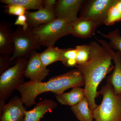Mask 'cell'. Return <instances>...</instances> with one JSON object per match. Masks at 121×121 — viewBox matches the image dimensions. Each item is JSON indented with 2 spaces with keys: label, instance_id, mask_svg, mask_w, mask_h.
Here are the masks:
<instances>
[{
  "label": "cell",
  "instance_id": "cell-28",
  "mask_svg": "<svg viewBox=\"0 0 121 121\" xmlns=\"http://www.w3.org/2000/svg\"></svg>",
  "mask_w": 121,
  "mask_h": 121
},
{
  "label": "cell",
  "instance_id": "cell-23",
  "mask_svg": "<svg viewBox=\"0 0 121 121\" xmlns=\"http://www.w3.org/2000/svg\"><path fill=\"white\" fill-rule=\"evenodd\" d=\"M76 59L79 66H82L88 62L90 58L91 47L90 44L78 45Z\"/></svg>",
  "mask_w": 121,
  "mask_h": 121
},
{
  "label": "cell",
  "instance_id": "cell-27",
  "mask_svg": "<svg viewBox=\"0 0 121 121\" xmlns=\"http://www.w3.org/2000/svg\"><path fill=\"white\" fill-rule=\"evenodd\" d=\"M56 1V0H44V7L54 11Z\"/></svg>",
  "mask_w": 121,
  "mask_h": 121
},
{
  "label": "cell",
  "instance_id": "cell-10",
  "mask_svg": "<svg viewBox=\"0 0 121 121\" xmlns=\"http://www.w3.org/2000/svg\"><path fill=\"white\" fill-rule=\"evenodd\" d=\"M83 0H58L54 9L56 18H63L72 23L78 18V15L84 2Z\"/></svg>",
  "mask_w": 121,
  "mask_h": 121
},
{
  "label": "cell",
  "instance_id": "cell-15",
  "mask_svg": "<svg viewBox=\"0 0 121 121\" xmlns=\"http://www.w3.org/2000/svg\"><path fill=\"white\" fill-rule=\"evenodd\" d=\"M57 107V103L54 100L47 99H43L36 103L32 109L26 111L23 121H39L46 113Z\"/></svg>",
  "mask_w": 121,
  "mask_h": 121
},
{
  "label": "cell",
  "instance_id": "cell-5",
  "mask_svg": "<svg viewBox=\"0 0 121 121\" xmlns=\"http://www.w3.org/2000/svg\"><path fill=\"white\" fill-rule=\"evenodd\" d=\"M31 30L40 46L48 48L54 46L62 37L71 35V23L66 19L56 18L48 23L31 28Z\"/></svg>",
  "mask_w": 121,
  "mask_h": 121
},
{
  "label": "cell",
  "instance_id": "cell-21",
  "mask_svg": "<svg viewBox=\"0 0 121 121\" xmlns=\"http://www.w3.org/2000/svg\"><path fill=\"white\" fill-rule=\"evenodd\" d=\"M98 32L103 37L109 40L110 42L108 44L111 48L117 50L121 54V36L119 29H115L107 34L100 31Z\"/></svg>",
  "mask_w": 121,
  "mask_h": 121
},
{
  "label": "cell",
  "instance_id": "cell-4",
  "mask_svg": "<svg viewBox=\"0 0 121 121\" xmlns=\"http://www.w3.org/2000/svg\"><path fill=\"white\" fill-rule=\"evenodd\" d=\"M102 101L93 111L95 121H121V95L115 94L112 85L107 82L99 91Z\"/></svg>",
  "mask_w": 121,
  "mask_h": 121
},
{
  "label": "cell",
  "instance_id": "cell-19",
  "mask_svg": "<svg viewBox=\"0 0 121 121\" xmlns=\"http://www.w3.org/2000/svg\"><path fill=\"white\" fill-rule=\"evenodd\" d=\"M0 2L7 4L17 5L23 7L26 11L39 10L44 7V0H0Z\"/></svg>",
  "mask_w": 121,
  "mask_h": 121
},
{
  "label": "cell",
  "instance_id": "cell-1",
  "mask_svg": "<svg viewBox=\"0 0 121 121\" xmlns=\"http://www.w3.org/2000/svg\"><path fill=\"white\" fill-rule=\"evenodd\" d=\"M89 44L91 47L90 60L85 65H77L76 67L84 77L85 95L93 112L98 106L95 99L99 95L98 86L106 75L113 71L114 66L112 64V55L105 47L96 41H92Z\"/></svg>",
  "mask_w": 121,
  "mask_h": 121
},
{
  "label": "cell",
  "instance_id": "cell-8",
  "mask_svg": "<svg viewBox=\"0 0 121 121\" xmlns=\"http://www.w3.org/2000/svg\"><path fill=\"white\" fill-rule=\"evenodd\" d=\"M21 98L13 96L0 110V121H23L27 108Z\"/></svg>",
  "mask_w": 121,
  "mask_h": 121
},
{
  "label": "cell",
  "instance_id": "cell-12",
  "mask_svg": "<svg viewBox=\"0 0 121 121\" xmlns=\"http://www.w3.org/2000/svg\"><path fill=\"white\" fill-rule=\"evenodd\" d=\"M99 26L93 21L78 17L71 23V35L82 39L90 38L94 35Z\"/></svg>",
  "mask_w": 121,
  "mask_h": 121
},
{
  "label": "cell",
  "instance_id": "cell-25",
  "mask_svg": "<svg viewBox=\"0 0 121 121\" xmlns=\"http://www.w3.org/2000/svg\"><path fill=\"white\" fill-rule=\"evenodd\" d=\"M4 12L9 15H15L17 17L25 15L27 11L24 8L17 5H10L4 6Z\"/></svg>",
  "mask_w": 121,
  "mask_h": 121
},
{
  "label": "cell",
  "instance_id": "cell-14",
  "mask_svg": "<svg viewBox=\"0 0 121 121\" xmlns=\"http://www.w3.org/2000/svg\"><path fill=\"white\" fill-rule=\"evenodd\" d=\"M12 24L2 21L0 22V54L12 55L14 51Z\"/></svg>",
  "mask_w": 121,
  "mask_h": 121
},
{
  "label": "cell",
  "instance_id": "cell-13",
  "mask_svg": "<svg viewBox=\"0 0 121 121\" xmlns=\"http://www.w3.org/2000/svg\"><path fill=\"white\" fill-rule=\"evenodd\" d=\"M25 15L29 27L31 28L48 23L56 19L54 10L44 7L36 12L27 11Z\"/></svg>",
  "mask_w": 121,
  "mask_h": 121
},
{
  "label": "cell",
  "instance_id": "cell-20",
  "mask_svg": "<svg viewBox=\"0 0 121 121\" xmlns=\"http://www.w3.org/2000/svg\"><path fill=\"white\" fill-rule=\"evenodd\" d=\"M119 22H121V0H117L109 10L104 24L107 26H112Z\"/></svg>",
  "mask_w": 121,
  "mask_h": 121
},
{
  "label": "cell",
  "instance_id": "cell-22",
  "mask_svg": "<svg viewBox=\"0 0 121 121\" xmlns=\"http://www.w3.org/2000/svg\"><path fill=\"white\" fill-rule=\"evenodd\" d=\"M76 55L77 50L75 48L63 49L60 61L65 66L76 67L78 65L76 59Z\"/></svg>",
  "mask_w": 121,
  "mask_h": 121
},
{
  "label": "cell",
  "instance_id": "cell-16",
  "mask_svg": "<svg viewBox=\"0 0 121 121\" xmlns=\"http://www.w3.org/2000/svg\"><path fill=\"white\" fill-rule=\"evenodd\" d=\"M85 97L84 89L80 87H74L68 93L55 95L56 100L61 105L71 107L78 104Z\"/></svg>",
  "mask_w": 121,
  "mask_h": 121
},
{
  "label": "cell",
  "instance_id": "cell-7",
  "mask_svg": "<svg viewBox=\"0 0 121 121\" xmlns=\"http://www.w3.org/2000/svg\"><path fill=\"white\" fill-rule=\"evenodd\" d=\"M117 0H84L79 17L93 21L99 26L104 24L110 9Z\"/></svg>",
  "mask_w": 121,
  "mask_h": 121
},
{
  "label": "cell",
  "instance_id": "cell-9",
  "mask_svg": "<svg viewBox=\"0 0 121 121\" xmlns=\"http://www.w3.org/2000/svg\"><path fill=\"white\" fill-rule=\"evenodd\" d=\"M50 70L42 63L39 53L34 50L29 57L24 76L30 81L41 82L48 75Z\"/></svg>",
  "mask_w": 121,
  "mask_h": 121
},
{
  "label": "cell",
  "instance_id": "cell-2",
  "mask_svg": "<svg viewBox=\"0 0 121 121\" xmlns=\"http://www.w3.org/2000/svg\"><path fill=\"white\" fill-rule=\"evenodd\" d=\"M84 77L78 69L50 78L45 82H25L17 90L26 107L36 104L35 99L38 95L48 91L56 95L64 93L66 90L76 87L84 86Z\"/></svg>",
  "mask_w": 121,
  "mask_h": 121
},
{
  "label": "cell",
  "instance_id": "cell-26",
  "mask_svg": "<svg viewBox=\"0 0 121 121\" xmlns=\"http://www.w3.org/2000/svg\"><path fill=\"white\" fill-rule=\"evenodd\" d=\"M15 25L22 27L24 30H27L29 28L27 22V17L25 15H21L17 17L14 23Z\"/></svg>",
  "mask_w": 121,
  "mask_h": 121
},
{
  "label": "cell",
  "instance_id": "cell-24",
  "mask_svg": "<svg viewBox=\"0 0 121 121\" xmlns=\"http://www.w3.org/2000/svg\"><path fill=\"white\" fill-rule=\"evenodd\" d=\"M12 56L0 54V74L15 64V60H13Z\"/></svg>",
  "mask_w": 121,
  "mask_h": 121
},
{
  "label": "cell",
  "instance_id": "cell-11",
  "mask_svg": "<svg viewBox=\"0 0 121 121\" xmlns=\"http://www.w3.org/2000/svg\"><path fill=\"white\" fill-rule=\"evenodd\" d=\"M102 45L105 47L111 54L114 66L112 72L107 78V82L112 86L115 94L121 95V54L119 51L115 52L110 47L106 41L95 37Z\"/></svg>",
  "mask_w": 121,
  "mask_h": 121
},
{
  "label": "cell",
  "instance_id": "cell-6",
  "mask_svg": "<svg viewBox=\"0 0 121 121\" xmlns=\"http://www.w3.org/2000/svg\"><path fill=\"white\" fill-rule=\"evenodd\" d=\"M12 39L14 51L12 58L13 60L20 57L29 58L33 51L39 50L41 47L29 27L25 30L21 26H18L13 31Z\"/></svg>",
  "mask_w": 121,
  "mask_h": 121
},
{
  "label": "cell",
  "instance_id": "cell-18",
  "mask_svg": "<svg viewBox=\"0 0 121 121\" xmlns=\"http://www.w3.org/2000/svg\"><path fill=\"white\" fill-rule=\"evenodd\" d=\"M62 51L63 49L57 47H49L43 52L39 53V56L42 63L47 67L55 62L60 61Z\"/></svg>",
  "mask_w": 121,
  "mask_h": 121
},
{
  "label": "cell",
  "instance_id": "cell-17",
  "mask_svg": "<svg viewBox=\"0 0 121 121\" xmlns=\"http://www.w3.org/2000/svg\"><path fill=\"white\" fill-rule=\"evenodd\" d=\"M71 109L79 121H93L94 119L93 112L86 97L78 104L71 107Z\"/></svg>",
  "mask_w": 121,
  "mask_h": 121
},
{
  "label": "cell",
  "instance_id": "cell-3",
  "mask_svg": "<svg viewBox=\"0 0 121 121\" xmlns=\"http://www.w3.org/2000/svg\"><path fill=\"white\" fill-rule=\"evenodd\" d=\"M27 58L20 57L15 60V64L0 75V110L5 104V101L14 91L23 84L24 73L28 63Z\"/></svg>",
  "mask_w": 121,
  "mask_h": 121
}]
</instances>
